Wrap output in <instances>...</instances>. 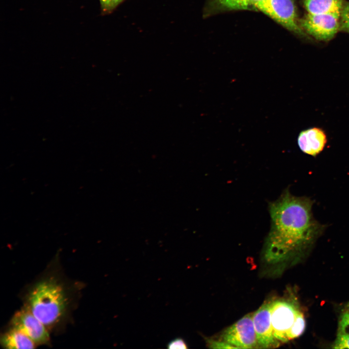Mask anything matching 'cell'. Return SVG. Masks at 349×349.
Segmentation results:
<instances>
[{
	"instance_id": "16",
	"label": "cell",
	"mask_w": 349,
	"mask_h": 349,
	"mask_svg": "<svg viewBox=\"0 0 349 349\" xmlns=\"http://www.w3.org/2000/svg\"><path fill=\"white\" fill-rule=\"evenodd\" d=\"M125 0H99L102 13L108 14L112 12Z\"/></svg>"
},
{
	"instance_id": "2",
	"label": "cell",
	"mask_w": 349,
	"mask_h": 349,
	"mask_svg": "<svg viewBox=\"0 0 349 349\" xmlns=\"http://www.w3.org/2000/svg\"><path fill=\"white\" fill-rule=\"evenodd\" d=\"M70 287L57 273H47L28 288L24 307L47 329L54 328L65 319L72 306Z\"/></svg>"
},
{
	"instance_id": "11",
	"label": "cell",
	"mask_w": 349,
	"mask_h": 349,
	"mask_svg": "<svg viewBox=\"0 0 349 349\" xmlns=\"http://www.w3.org/2000/svg\"><path fill=\"white\" fill-rule=\"evenodd\" d=\"M305 8L311 14L340 16L343 0H304Z\"/></svg>"
},
{
	"instance_id": "3",
	"label": "cell",
	"mask_w": 349,
	"mask_h": 349,
	"mask_svg": "<svg viewBox=\"0 0 349 349\" xmlns=\"http://www.w3.org/2000/svg\"><path fill=\"white\" fill-rule=\"evenodd\" d=\"M254 8L267 15L289 30L304 36L298 25L294 3L292 0H261Z\"/></svg>"
},
{
	"instance_id": "8",
	"label": "cell",
	"mask_w": 349,
	"mask_h": 349,
	"mask_svg": "<svg viewBox=\"0 0 349 349\" xmlns=\"http://www.w3.org/2000/svg\"><path fill=\"white\" fill-rule=\"evenodd\" d=\"M270 303H265L253 314V320L258 348L278 347L280 342L274 337L270 318Z\"/></svg>"
},
{
	"instance_id": "7",
	"label": "cell",
	"mask_w": 349,
	"mask_h": 349,
	"mask_svg": "<svg viewBox=\"0 0 349 349\" xmlns=\"http://www.w3.org/2000/svg\"><path fill=\"white\" fill-rule=\"evenodd\" d=\"M301 27L320 40L332 38L340 30V16L332 14L308 13L301 21Z\"/></svg>"
},
{
	"instance_id": "17",
	"label": "cell",
	"mask_w": 349,
	"mask_h": 349,
	"mask_svg": "<svg viewBox=\"0 0 349 349\" xmlns=\"http://www.w3.org/2000/svg\"><path fill=\"white\" fill-rule=\"evenodd\" d=\"M333 349H349V334H337L336 339L332 345Z\"/></svg>"
},
{
	"instance_id": "12",
	"label": "cell",
	"mask_w": 349,
	"mask_h": 349,
	"mask_svg": "<svg viewBox=\"0 0 349 349\" xmlns=\"http://www.w3.org/2000/svg\"><path fill=\"white\" fill-rule=\"evenodd\" d=\"M261 0H215L222 7L231 10H245L254 8Z\"/></svg>"
},
{
	"instance_id": "6",
	"label": "cell",
	"mask_w": 349,
	"mask_h": 349,
	"mask_svg": "<svg viewBox=\"0 0 349 349\" xmlns=\"http://www.w3.org/2000/svg\"><path fill=\"white\" fill-rule=\"evenodd\" d=\"M10 323L11 327L25 333L36 345L47 344L50 341L47 328L24 307L14 315Z\"/></svg>"
},
{
	"instance_id": "5",
	"label": "cell",
	"mask_w": 349,
	"mask_h": 349,
	"mask_svg": "<svg viewBox=\"0 0 349 349\" xmlns=\"http://www.w3.org/2000/svg\"><path fill=\"white\" fill-rule=\"evenodd\" d=\"M222 340L237 349L258 348L253 320L247 314L226 328L222 335Z\"/></svg>"
},
{
	"instance_id": "13",
	"label": "cell",
	"mask_w": 349,
	"mask_h": 349,
	"mask_svg": "<svg viewBox=\"0 0 349 349\" xmlns=\"http://www.w3.org/2000/svg\"><path fill=\"white\" fill-rule=\"evenodd\" d=\"M306 321L303 313L300 311L298 314L295 321L287 333L288 341L300 336L305 331Z\"/></svg>"
},
{
	"instance_id": "4",
	"label": "cell",
	"mask_w": 349,
	"mask_h": 349,
	"mask_svg": "<svg viewBox=\"0 0 349 349\" xmlns=\"http://www.w3.org/2000/svg\"><path fill=\"white\" fill-rule=\"evenodd\" d=\"M295 302L287 300L271 302L270 318L273 334L280 343L288 341L287 333L301 311Z\"/></svg>"
},
{
	"instance_id": "15",
	"label": "cell",
	"mask_w": 349,
	"mask_h": 349,
	"mask_svg": "<svg viewBox=\"0 0 349 349\" xmlns=\"http://www.w3.org/2000/svg\"><path fill=\"white\" fill-rule=\"evenodd\" d=\"M340 17V30L349 32V2L344 3Z\"/></svg>"
},
{
	"instance_id": "10",
	"label": "cell",
	"mask_w": 349,
	"mask_h": 349,
	"mask_svg": "<svg viewBox=\"0 0 349 349\" xmlns=\"http://www.w3.org/2000/svg\"><path fill=\"white\" fill-rule=\"evenodd\" d=\"M0 344L9 349H33L36 344L25 333L11 327L0 336Z\"/></svg>"
},
{
	"instance_id": "1",
	"label": "cell",
	"mask_w": 349,
	"mask_h": 349,
	"mask_svg": "<svg viewBox=\"0 0 349 349\" xmlns=\"http://www.w3.org/2000/svg\"><path fill=\"white\" fill-rule=\"evenodd\" d=\"M313 202L285 190L269 205L271 227L264 249V259L277 264L308 252L324 230L314 218Z\"/></svg>"
},
{
	"instance_id": "9",
	"label": "cell",
	"mask_w": 349,
	"mask_h": 349,
	"mask_svg": "<svg viewBox=\"0 0 349 349\" xmlns=\"http://www.w3.org/2000/svg\"><path fill=\"white\" fill-rule=\"evenodd\" d=\"M327 141L325 130L317 127L301 131L297 138V143L301 150L313 157L317 156L323 150Z\"/></svg>"
},
{
	"instance_id": "19",
	"label": "cell",
	"mask_w": 349,
	"mask_h": 349,
	"mask_svg": "<svg viewBox=\"0 0 349 349\" xmlns=\"http://www.w3.org/2000/svg\"><path fill=\"white\" fill-rule=\"evenodd\" d=\"M168 349H188V345L181 337H177L169 342L167 346Z\"/></svg>"
},
{
	"instance_id": "14",
	"label": "cell",
	"mask_w": 349,
	"mask_h": 349,
	"mask_svg": "<svg viewBox=\"0 0 349 349\" xmlns=\"http://www.w3.org/2000/svg\"><path fill=\"white\" fill-rule=\"evenodd\" d=\"M337 334H349V302L341 311L338 320Z\"/></svg>"
},
{
	"instance_id": "18",
	"label": "cell",
	"mask_w": 349,
	"mask_h": 349,
	"mask_svg": "<svg viewBox=\"0 0 349 349\" xmlns=\"http://www.w3.org/2000/svg\"><path fill=\"white\" fill-rule=\"evenodd\" d=\"M207 346L211 349H237L235 347L224 341H217L211 339H206Z\"/></svg>"
}]
</instances>
